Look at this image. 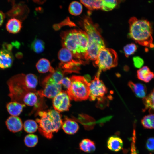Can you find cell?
Masks as SVG:
<instances>
[{"mask_svg": "<svg viewBox=\"0 0 154 154\" xmlns=\"http://www.w3.org/2000/svg\"><path fill=\"white\" fill-rule=\"evenodd\" d=\"M71 86L66 92L70 100L80 101L89 98V83L84 77L74 75L70 78Z\"/></svg>", "mask_w": 154, "mask_h": 154, "instance_id": "obj_5", "label": "cell"}, {"mask_svg": "<svg viewBox=\"0 0 154 154\" xmlns=\"http://www.w3.org/2000/svg\"><path fill=\"white\" fill-rule=\"evenodd\" d=\"M79 120L82 122L84 126L87 125H91L93 126L95 123L94 119L91 117L85 114H80L79 116Z\"/></svg>", "mask_w": 154, "mask_h": 154, "instance_id": "obj_33", "label": "cell"}, {"mask_svg": "<svg viewBox=\"0 0 154 154\" xmlns=\"http://www.w3.org/2000/svg\"><path fill=\"white\" fill-rule=\"evenodd\" d=\"M23 126L24 129L26 132L31 133L35 132L38 128V125L37 122L31 119L25 121Z\"/></svg>", "mask_w": 154, "mask_h": 154, "instance_id": "obj_26", "label": "cell"}, {"mask_svg": "<svg viewBox=\"0 0 154 154\" xmlns=\"http://www.w3.org/2000/svg\"><path fill=\"white\" fill-rule=\"evenodd\" d=\"M146 149L150 153H154V137L149 138L145 144Z\"/></svg>", "mask_w": 154, "mask_h": 154, "instance_id": "obj_35", "label": "cell"}, {"mask_svg": "<svg viewBox=\"0 0 154 154\" xmlns=\"http://www.w3.org/2000/svg\"><path fill=\"white\" fill-rule=\"evenodd\" d=\"M31 47V49L34 52L40 53L44 51L45 48V44L42 40L35 38L32 42Z\"/></svg>", "mask_w": 154, "mask_h": 154, "instance_id": "obj_28", "label": "cell"}, {"mask_svg": "<svg viewBox=\"0 0 154 154\" xmlns=\"http://www.w3.org/2000/svg\"><path fill=\"white\" fill-rule=\"evenodd\" d=\"M11 50V46L9 44L4 45L0 50V68L5 69L11 66L14 58Z\"/></svg>", "mask_w": 154, "mask_h": 154, "instance_id": "obj_12", "label": "cell"}, {"mask_svg": "<svg viewBox=\"0 0 154 154\" xmlns=\"http://www.w3.org/2000/svg\"><path fill=\"white\" fill-rule=\"evenodd\" d=\"M25 82L26 86L31 92H34L38 83V79L36 76L31 73L25 75Z\"/></svg>", "mask_w": 154, "mask_h": 154, "instance_id": "obj_23", "label": "cell"}, {"mask_svg": "<svg viewBox=\"0 0 154 154\" xmlns=\"http://www.w3.org/2000/svg\"><path fill=\"white\" fill-rule=\"evenodd\" d=\"M70 99L66 91H61L53 98V106L58 112L68 111L71 106Z\"/></svg>", "mask_w": 154, "mask_h": 154, "instance_id": "obj_11", "label": "cell"}, {"mask_svg": "<svg viewBox=\"0 0 154 154\" xmlns=\"http://www.w3.org/2000/svg\"><path fill=\"white\" fill-rule=\"evenodd\" d=\"M141 123L144 128L154 129V113H151L144 116L141 120Z\"/></svg>", "mask_w": 154, "mask_h": 154, "instance_id": "obj_25", "label": "cell"}, {"mask_svg": "<svg viewBox=\"0 0 154 154\" xmlns=\"http://www.w3.org/2000/svg\"><path fill=\"white\" fill-rule=\"evenodd\" d=\"M38 142V137L36 135L33 134H29L26 135L24 139L25 145L29 147L35 146Z\"/></svg>", "mask_w": 154, "mask_h": 154, "instance_id": "obj_30", "label": "cell"}, {"mask_svg": "<svg viewBox=\"0 0 154 154\" xmlns=\"http://www.w3.org/2000/svg\"><path fill=\"white\" fill-rule=\"evenodd\" d=\"M133 60L134 66L136 68H140L144 64L143 60L139 56L134 57L133 58Z\"/></svg>", "mask_w": 154, "mask_h": 154, "instance_id": "obj_37", "label": "cell"}, {"mask_svg": "<svg viewBox=\"0 0 154 154\" xmlns=\"http://www.w3.org/2000/svg\"><path fill=\"white\" fill-rule=\"evenodd\" d=\"M25 75L23 74L15 75L7 81L9 93L8 96L11 101L23 104V99L26 94L31 92L27 87L25 82Z\"/></svg>", "mask_w": 154, "mask_h": 154, "instance_id": "obj_6", "label": "cell"}, {"mask_svg": "<svg viewBox=\"0 0 154 154\" xmlns=\"http://www.w3.org/2000/svg\"><path fill=\"white\" fill-rule=\"evenodd\" d=\"M84 77L85 79L86 80V81L88 82V83H89V82L90 80V77L89 75H85Z\"/></svg>", "mask_w": 154, "mask_h": 154, "instance_id": "obj_40", "label": "cell"}, {"mask_svg": "<svg viewBox=\"0 0 154 154\" xmlns=\"http://www.w3.org/2000/svg\"><path fill=\"white\" fill-rule=\"evenodd\" d=\"M128 85L137 97L143 98L146 96L147 88L145 85L141 83H134L131 81L128 83Z\"/></svg>", "mask_w": 154, "mask_h": 154, "instance_id": "obj_16", "label": "cell"}, {"mask_svg": "<svg viewBox=\"0 0 154 154\" xmlns=\"http://www.w3.org/2000/svg\"><path fill=\"white\" fill-rule=\"evenodd\" d=\"M137 49L136 45L134 43H131L126 45L123 48L125 56L128 57L129 56L133 54Z\"/></svg>", "mask_w": 154, "mask_h": 154, "instance_id": "obj_34", "label": "cell"}, {"mask_svg": "<svg viewBox=\"0 0 154 154\" xmlns=\"http://www.w3.org/2000/svg\"><path fill=\"white\" fill-rule=\"evenodd\" d=\"M71 80L70 78L67 77L63 78L60 82V84L68 90L70 88L71 86Z\"/></svg>", "mask_w": 154, "mask_h": 154, "instance_id": "obj_38", "label": "cell"}, {"mask_svg": "<svg viewBox=\"0 0 154 154\" xmlns=\"http://www.w3.org/2000/svg\"><path fill=\"white\" fill-rule=\"evenodd\" d=\"M119 1L115 0H102L101 9L105 11H111L117 6Z\"/></svg>", "mask_w": 154, "mask_h": 154, "instance_id": "obj_31", "label": "cell"}, {"mask_svg": "<svg viewBox=\"0 0 154 154\" xmlns=\"http://www.w3.org/2000/svg\"><path fill=\"white\" fill-rule=\"evenodd\" d=\"M43 89L37 92L41 97L53 98L62 91L61 84L56 83L50 75L43 80Z\"/></svg>", "mask_w": 154, "mask_h": 154, "instance_id": "obj_10", "label": "cell"}, {"mask_svg": "<svg viewBox=\"0 0 154 154\" xmlns=\"http://www.w3.org/2000/svg\"><path fill=\"white\" fill-rule=\"evenodd\" d=\"M5 18V14L1 11H0V26L2 25Z\"/></svg>", "mask_w": 154, "mask_h": 154, "instance_id": "obj_39", "label": "cell"}, {"mask_svg": "<svg viewBox=\"0 0 154 154\" xmlns=\"http://www.w3.org/2000/svg\"><path fill=\"white\" fill-rule=\"evenodd\" d=\"M8 129L13 133L18 132L23 128V124L21 119L17 116L9 117L5 122Z\"/></svg>", "mask_w": 154, "mask_h": 154, "instance_id": "obj_13", "label": "cell"}, {"mask_svg": "<svg viewBox=\"0 0 154 154\" xmlns=\"http://www.w3.org/2000/svg\"><path fill=\"white\" fill-rule=\"evenodd\" d=\"M144 105L143 111L148 110L151 113L154 112V88L147 96L143 98Z\"/></svg>", "mask_w": 154, "mask_h": 154, "instance_id": "obj_21", "label": "cell"}, {"mask_svg": "<svg viewBox=\"0 0 154 154\" xmlns=\"http://www.w3.org/2000/svg\"><path fill=\"white\" fill-rule=\"evenodd\" d=\"M60 62L59 68L64 73L78 72L79 66L84 63L75 58L72 53L67 49H61L58 54Z\"/></svg>", "mask_w": 154, "mask_h": 154, "instance_id": "obj_8", "label": "cell"}, {"mask_svg": "<svg viewBox=\"0 0 154 154\" xmlns=\"http://www.w3.org/2000/svg\"><path fill=\"white\" fill-rule=\"evenodd\" d=\"M62 46L69 50L76 59L84 63L88 46V38L86 32L73 29L62 32L60 34Z\"/></svg>", "mask_w": 154, "mask_h": 154, "instance_id": "obj_1", "label": "cell"}, {"mask_svg": "<svg viewBox=\"0 0 154 154\" xmlns=\"http://www.w3.org/2000/svg\"><path fill=\"white\" fill-rule=\"evenodd\" d=\"M25 105L17 102L11 101L7 103L6 105L7 110L12 116H17L22 111L23 108Z\"/></svg>", "mask_w": 154, "mask_h": 154, "instance_id": "obj_18", "label": "cell"}, {"mask_svg": "<svg viewBox=\"0 0 154 154\" xmlns=\"http://www.w3.org/2000/svg\"><path fill=\"white\" fill-rule=\"evenodd\" d=\"M36 67L38 72L41 73L49 72L52 73L55 70L51 66L49 61L44 58H41L38 61L36 64Z\"/></svg>", "mask_w": 154, "mask_h": 154, "instance_id": "obj_19", "label": "cell"}, {"mask_svg": "<svg viewBox=\"0 0 154 154\" xmlns=\"http://www.w3.org/2000/svg\"><path fill=\"white\" fill-rule=\"evenodd\" d=\"M100 74L97 73L94 79L89 83V96L91 101L97 99L98 101L104 98L107 92V89L102 80L99 79Z\"/></svg>", "mask_w": 154, "mask_h": 154, "instance_id": "obj_9", "label": "cell"}, {"mask_svg": "<svg viewBox=\"0 0 154 154\" xmlns=\"http://www.w3.org/2000/svg\"><path fill=\"white\" fill-rule=\"evenodd\" d=\"M62 127L64 132L69 135L76 133L79 129V126L75 121L65 117Z\"/></svg>", "mask_w": 154, "mask_h": 154, "instance_id": "obj_14", "label": "cell"}, {"mask_svg": "<svg viewBox=\"0 0 154 154\" xmlns=\"http://www.w3.org/2000/svg\"><path fill=\"white\" fill-rule=\"evenodd\" d=\"M68 10L70 14L76 16L81 13L82 10V7L81 4L79 2L74 1L70 3Z\"/></svg>", "mask_w": 154, "mask_h": 154, "instance_id": "obj_29", "label": "cell"}, {"mask_svg": "<svg viewBox=\"0 0 154 154\" xmlns=\"http://www.w3.org/2000/svg\"><path fill=\"white\" fill-rule=\"evenodd\" d=\"M137 76L139 79L148 83L154 78V73L148 67L145 66L137 71Z\"/></svg>", "mask_w": 154, "mask_h": 154, "instance_id": "obj_17", "label": "cell"}, {"mask_svg": "<svg viewBox=\"0 0 154 154\" xmlns=\"http://www.w3.org/2000/svg\"><path fill=\"white\" fill-rule=\"evenodd\" d=\"M80 149L84 152L90 153L96 149L95 144L94 141L88 139H82L79 144Z\"/></svg>", "mask_w": 154, "mask_h": 154, "instance_id": "obj_22", "label": "cell"}, {"mask_svg": "<svg viewBox=\"0 0 154 154\" xmlns=\"http://www.w3.org/2000/svg\"><path fill=\"white\" fill-rule=\"evenodd\" d=\"M21 27L22 22L21 21L14 18L10 19L6 25V28L7 31L13 34L19 32Z\"/></svg>", "mask_w": 154, "mask_h": 154, "instance_id": "obj_20", "label": "cell"}, {"mask_svg": "<svg viewBox=\"0 0 154 154\" xmlns=\"http://www.w3.org/2000/svg\"><path fill=\"white\" fill-rule=\"evenodd\" d=\"M83 25L88 38V49L85 60L95 61L99 51L105 48L104 40L96 26L89 17L84 19Z\"/></svg>", "mask_w": 154, "mask_h": 154, "instance_id": "obj_4", "label": "cell"}, {"mask_svg": "<svg viewBox=\"0 0 154 154\" xmlns=\"http://www.w3.org/2000/svg\"><path fill=\"white\" fill-rule=\"evenodd\" d=\"M80 1L89 10L101 9L102 0H80Z\"/></svg>", "mask_w": 154, "mask_h": 154, "instance_id": "obj_27", "label": "cell"}, {"mask_svg": "<svg viewBox=\"0 0 154 154\" xmlns=\"http://www.w3.org/2000/svg\"><path fill=\"white\" fill-rule=\"evenodd\" d=\"M38 114L40 118H37L36 121L38 124L39 133L48 139H52L53 133L59 131L63 123L59 113L55 110L50 109L40 111Z\"/></svg>", "mask_w": 154, "mask_h": 154, "instance_id": "obj_3", "label": "cell"}, {"mask_svg": "<svg viewBox=\"0 0 154 154\" xmlns=\"http://www.w3.org/2000/svg\"><path fill=\"white\" fill-rule=\"evenodd\" d=\"M107 144L108 148L114 152L119 151L123 146L122 139L116 135H112L109 137L108 139Z\"/></svg>", "mask_w": 154, "mask_h": 154, "instance_id": "obj_15", "label": "cell"}, {"mask_svg": "<svg viewBox=\"0 0 154 154\" xmlns=\"http://www.w3.org/2000/svg\"><path fill=\"white\" fill-rule=\"evenodd\" d=\"M64 73L59 68L56 69L54 72L50 75L51 78L56 83L61 84L60 82L63 78Z\"/></svg>", "mask_w": 154, "mask_h": 154, "instance_id": "obj_32", "label": "cell"}, {"mask_svg": "<svg viewBox=\"0 0 154 154\" xmlns=\"http://www.w3.org/2000/svg\"><path fill=\"white\" fill-rule=\"evenodd\" d=\"M129 23L130 37L140 45L154 48L153 29L149 21L145 19H138L133 17L130 19Z\"/></svg>", "mask_w": 154, "mask_h": 154, "instance_id": "obj_2", "label": "cell"}, {"mask_svg": "<svg viewBox=\"0 0 154 154\" xmlns=\"http://www.w3.org/2000/svg\"><path fill=\"white\" fill-rule=\"evenodd\" d=\"M37 98L34 92H30L27 93L24 96L23 99V103L29 106H37Z\"/></svg>", "mask_w": 154, "mask_h": 154, "instance_id": "obj_24", "label": "cell"}, {"mask_svg": "<svg viewBox=\"0 0 154 154\" xmlns=\"http://www.w3.org/2000/svg\"><path fill=\"white\" fill-rule=\"evenodd\" d=\"M136 140V131L135 129L133 130L132 141L131 144V152L130 154H138L136 151L135 145Z\"/></svg>", "mask_w": 154, "mask_h": 154, "instance_id": "obj_36", "label": "cell"}, {"mask_svg": "<svg viewBox=\"0 0 154 154\" xmlns=\"http://www.w3.org/2000/svg\"><path fill=\"white\" fill-rule=\"evenodd\" d=\"M94 62V64L99 68L98 72L106 71L117 66V53L112 49L105 48L100 50Z\"/></svg>", "mask_w": 154, "mask_h": 154, "instance_id": "obj_7", "label": "cell"}]
</instances>
